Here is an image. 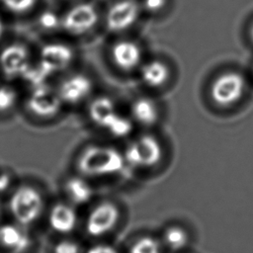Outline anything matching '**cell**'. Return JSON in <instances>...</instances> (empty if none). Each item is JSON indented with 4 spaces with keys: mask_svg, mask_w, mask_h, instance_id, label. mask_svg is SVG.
<instances>
[{
    "mask_svg": "<svg viewBox=\"0 0 253 253\" xmlns=\"http://www.w3.org/2000/svg\"><path fill=\"white\" fill-rule=\"evenodd\" d=\"M43 205L41 192L30 185L18 187L9 200V210L13 219L26 226L33 224L40 218Z\"/></svg>",
    "mask_w": 253,
    "mask_h": 253,
    "instance_id": "obj_3",
    "label": "cell"
},
{
    "mask_svg": "<svg viewBox=\"0 0 253 253\" xmlns=\"http://www.w3.org/2000/svg\"><path fill=\"white\" fill-rule=\"evenodd\" d=\"M52 253H84V251L78 241L71 238H62L54 244Z\"/></svg>",
    "mask_w": 253,
    "mask_h": 253,
    "instance_id": "obj_25",
    "label": "cell"
},
{
    "mask_svg": "<svg viewBox=\"0 0 253 253\" xmlns=\"http://www.w3.org/2000/svg\"><path fill=\"white\" fill-rule=\"evenodd\" d=\"M48 225L57 234L68 235L72 233L78 225V213L76 207L68 202L54 204L48 212Z\"/></svg>",
    "mask_w": 253,
    "mask_h": 253,
    "instance_id": "obj_13",
    "label": "cell"
},
{
    "mask_svg": "<svg viewBox=\"0 0 253 253\" xmlns=\"http://www.w3.org/2000/svg\"><path fill=\"white\" fill-rule=\"evenodd\" d=\"M78 173L87 178H103L122 174L127 169L124 152L111 145L91 144L76 158Z\"/></svg>",
    "mask_w": 253,
    "mask_h": 253,
    "instance_id": "obj_1",
    "label": "cell"
},
{
    "mask_svg": "<svg viewBox=\"0 0 253 253\" xmlns=\"http://www.w3.org/2000/svg\"><path fill=\"white\" fill-rule=\"evenodd\" d=\"M116 102L108 96H98L88 105V117L92 124L105 129L119 114Z\"/></svg>",
    "mask_w": 253,
    "mask_h": 253,
    "instance_id": "obj_16",
    "label": "cell"
},
{
    "mask_svg": "<svg viewBox=\"0 0 253 253\" xmlns=\"http://www.w3.org/2000/svg\"><path fill=\"white\" fill-rule=\"evenodd\" d=\"M28 226L17 221L0 224V246L8 253H25L32 244L33 238Z\"/></svg>",
    "mask_w": 253,
    "mask_h": 253,
    "instance_id": "obj_12",
    "label": "cell"
},
{
    "mask_svg": "<svg viewBox=\"0 0 253 253\" xmlns=\"http://www.w3.org/2000/svg\"><path fill=\"white\" fill-rule=\"evenodd\" d=\"M140 12V3L136 0H118L107 10L106 27L114 34L124 33L137 22Z\"/></svg>",
    "mask_w": 253,
    "mask_h": 253,
    "instance_id": "obj_7",
    "label": "cell"
},
{
    "mask_svg": "<svg viewBox=\"0 0 253 253\" xmlns=\"http://www.w3.org/2000/svg\"><path fill=\"white\" fill-rule=\"evenodd\" d=\"M62 104L57 90H53L46 84L33 87L27 101L29 111L41 118L54 117L60 111Z\"/></svg>",
    "mask_w": 253,
    "mask_h": 253,
    "instance_id": "obj_8",
    "label": "cell"
},
{
    "mask_svg": "<svg viewBox=\"0 0 253 253\" xmlns=\"http://www.w3.org/2000/svg\"><path fill=\"white\" fill-rule=\"evenodd\" d=\"M128 115L135 125L152 126L158 122L160 111L153 99L149 97H138L130 104Z\"/></svg>",
    "mask_w": 253,
    "mask_h": 253,
    "instance_id": "obj_17",
    "label": "cell"
},
{
    "mask_svg": "<svg viewBox=\"0 0 253 253\" xmlns=\"http://www.w3.org/2000/svg\"><path fill=\"white\" fill-rule=\"evenodd\" d=\"M73 49L65 43L49 42L40 51L39 64L50 75L66 69L74 60Z\"/></svg>",
    "mask_w": 253,
    "mask_h": 253,
    "instance_id": "obj_11",
    "label": "cell"
},
{
    "mask_svg": "<svg viewBox=\"0 0 253 253\" xmlns=\"http://www.w3.org/2000/svg\"><path fill=\"white\" fill-rule=\"evenodd\" d=\"M180 253H188V252H185V251H183V252H180Z\"/></svg>",
    "mask_w": 253,
    "mask_h": 253,
    "instance_id": "obj_31",
    "label": "cell"
},
{
    "mask_svg": "<svg viewBox=\"0 0 253 253\" xmlns=\"http://www.w3.org/2000/svg\"><path fill=\"white\" fill-rule=\"evenodd\" d=\"M30 66V51L20 42H12L0 51V70L8 78L22 77Z\"/></svg>",
    "mask_w": 253,
    "mask_h": 253,
    "instance_id": "obj_9",
    "label": "cell"
},
{
    "mask_svg": "<svg viewBox=\"0 0 253 253\" xmlns=\"http://www.w3.org/2000/svg\"><path fill=\"white\" fill-rule=\"evenodd\" d=\"M246 81L236 71H225L217 75L210 87V97L218 107L228 108L236 104L244 95Z\"/></svg>",
    "mask_w": 253,
    "mask_h": 253,
    "instance_id": "obj_4",
    "label": "cell"
},
{
    "mask_svg": "<svg viewBox=\"0 0 253 253\" xmlns=\"http://www.w3.org/2000/svg\"><path fill=\"white\" fill-rule=\"evenodd\" d=\"M3 33H4V26H3V23H2V21L0 19V39H1L2 35H3Z\"/></svg>",
    "mask_w": 253,
    "mask_h": 253,
    "instance_id": "obj_29",
    "label": "cell"
},
{
    "mask_svg": "<svg viewBox=\"0 0 253 253\" xmlns=\"http://www.w3.org/2000/svg\"><path fill=\"white\" fill-rule=\"evenodd\" d=\"M38 0H0L2 6L11 13L25 14L31 11Z\"/></svg>",
    "mask_w": 253,
    "mask_h": 253,
    "instance_id": "obj_22",
    "label": "cell"
},
{
    "mask_svg": "<svg viewBox=\"0 0 253 253\" xmlns=\"http://www.w3.org/2000/svg\"><path fill=\"white\" fill-rule=\"evenodd\" d=\"M168 0H141V10L148 14H158L162 12L167 6Z\"/></svg>",
    "mask_w": 253,
    "mask_h": 253,
    "instance_id": "obj_26",
    "label": "cell"
},
{
    "mask_svg": "<svg viewBox=\"0 0 253 253\" xmlns=\"http://www.w3.org/2000/svg\"><path fill=\"white\" fill-rule=\"evenodd\" d=\"M40 26L46 31H53L61 28V17L51 10H46L41 13L39 17Z\"/></svg>",
    "mask_w": 253,
    "mask_h": 253,
    "instance_id": "obj_24",
    "label": "cell"
},
{
    "mask_svg": "<svg viewBox=\"0 0 253 253\" xmlns=\"http://www.w3.org/2000/svg\"><path fill=\"white\" fill-rule=\"evenodd\" d=\"M11 182H12V179L9 173L0 172V194L5 193L9 189Z\"/></svg>",
    "mask_w": 253,
    "mask_h": 253,
    "instance_id": "obj_28",
    "label": "cell"
},
{
    "mask_svg": "<svg viewBox=\"0 0 253 253\" xmlns=\"http://www.w3.org/2000/svg\"><path fill=\"white\" fill-rule=\"evenodd\" d=\"M17 92L10 85H0V112L11 110L17 102Z\"/></svg>",
    "mask_w": 253,
    "mask_h": 253,
    "instance_id": "obj_23",
    "label": "cell"
},
{
    "mask_svg": "<svg viewBox=\"0 0 253 253\" xmlns=\"http://www.w3.org/2000/svg\"><path fill=\"white\" fill-rule=\"evenodd\" d=\"M63 193L66 202L76 208L90 204L95 197V189L89 178L79 173L68 177L64 181Z\"/></svg>",
    "mask_w": 253,
    "mask_h": 253,
    "instance_id": "obj_15",
    "label": "cell"
},
{
    "mask_svg": "<svg viewBox=\"0 0 253 253\" xmlns=\"http://www.w3.org/2000/svg\"><path fill=\"white\" fill-rule=\"evenodd\" d=\"M134 126L135 124L129 115L119 113L108 125L105 130L115 138H126L131 134Z\"/></svg>",
    "mask_w": 253,
    "mask_h": 253,
    "instance_id": "obj_20",
    "label": "cell"
},
{
    "mask_svg": "<svg viewBox=\"0 0 253 253\" xmlns=\"http://www.w3.org/2000/svg\"><path fill=\"white\" fill-rule=\"evenodd\" d=\"M139 77L142 83L153 89L163 87L170 78L168 65L160 59H150L139 66Z\"/></svg>",
    "mask_w": 253,
    "mask_h": 253,
    "instance_id": "obj_18",
    "label": "cell"
},
{
    "mask_svg": "<svg viewBox=\"0 0 253 253\" xmlns=\"http://www.w3.org/2000/svg\"><path fill=\"white\" fill-rule=\"evenodd\" d=\"M84 253H119V250L111 243L98 242L91 245Z\"/></svg>",
    "mask_w": 253,
    "mask_h": 253,
    "instance_id": "obj_27",
    "label": "cell"
},
{
    "mask_svg": "<svg viewBox=\"0 0 253 253\" xmlns=\"http://www.w3.org/2000/svg\"><path fill=\"white\" fill-rule=\"evenodd\" d=\"M114 64L123 71H132L139 68L142 61L140 45L131 40H120L111 48Z\"/></svg>",
    "mask_w": 253,
    "mask_h": 253,
    "instance_id": "obj_14",
    "label": "cell"
},
{
    "mask_svg": "<svg viewBox=\"0 0 253 253\" xmlns=\"http://www.w3.org/2000/svg\"><path fill=\"white\" fill-rule=\"evenodd\" d=\"M97 8L89 2H81L70 7L61 16V29L68 35L79 37L88 34L98 23Z\"/></svg>",
    "mask_w": 253,
    "mask_h": 253,
    "instance_id": "obj_6",
    "label": "cell"
},
{
    "mask_svg": "<svg viewBox=\"0 0 253 253\" xmlns=\"http://www.w3.org/2000/svg\"><path fill=\"white\" fill-rule=\"evenodd\" d=\"M163 245L159 237L144 234L136 237L128 247V253H163Z\"/></svg>",
    "mask_w": 253,
    "mask_h": 253,
    "instance_id": "obj_21",
    "label": "cell"
},
{
    "mask_svg": "<svg viewBox=\"0 0 253 253\" xmlns=\"http://www.w3.org/2000/svg\"><path fill=\"white\" fill-rule=\"evenodd\" d=\"M123 152L128 169H149L161 161L163 147L156 136L143 133L130 139Z\"/></svg>",
    "mask_w": 253,
    "mask_h": 253,
    "instance_id": "obj_2",
    "label": "cell"
},
{
    "mask_svg": "<svg viewBox=\"0 0 253 253\" xmlns=\"http://www.w3.org/2000/svg\"><path fill=\"white\" fill-rule=\"evenodd\" d=\"M249 36H250V40H251V41H252V42H253V24H252V25H251V27H250Z\"/></svg>",
    "mask_w": 253,
    "mask_h": 253,
    "instance_id": "obj_30",
    "label": "cell"
},
{
    "mask_svg": "<svg viewBox=\"0 0 253 253\" xmlns=\"http://www.w3.org/2000/svg\"><path fill=\"white\" fill-rule=\"evenodd\" d=\"M93 88V81L88 75L75 73L61 81L57 92L63 104L77 105L90 97Z\"/></svg>",
    "mask_w": 253,
    "mask_h": 253,
    "instance_id": "obj_10",
    "label": "cell"
},
{
    "mask_svg": "<svg viewBox=\"0 0 253 253\" xmlns=\"http://www.w3.org/2000/svg\"><path fill=\"white\" fill-rule=\"evenodd\" d=\"M120 218L121 211L118 205L111 201H103L95 205L88 212L84 228L89 236L102 238L117 227Z\"/></svg>",
    "mask_w": 253,
    "mask_h": 253,
    "instance_id": "obj_5",
    "label": "cell"
},
{
    "mask_svg": "<svg viewBox=\"0 0 253 253\" xmlns=\"http://www.w3.org/2000/svg\"><path fill=\"white\" fill-rule=\"evenodd\" d=\"M159 238L164 249L174 253L185 251L191 240L189 231L180 224H170L166 226Z\"/></svg>",
    "mask_w": 253,
    "mask_h": 253,
    "instance_id": "obj_19",
    "label": "cell"
}]
</instances>
